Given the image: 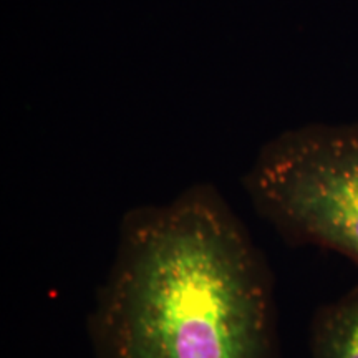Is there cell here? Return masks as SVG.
<instances>
[{
  "label": "cell",
  "mask_w": 358,
  "mask_h": 358,
  "mask_svg": "<svg viewBox=\"0 0 358 358\" xmlns=\"http://www.w3.org/2000/svg\"><path fill=\"white\" fill-rule=\"evenodd\" d=\"M310 358H358V285L315 312Z\"/></svg>",
  "instance_id": "3"
},
{
  "label": "cell",
  "mask_w": 358,
  "mask_h": 358,
  "mask_svg": "<svg viewBox=\"0 0 358 358\" xmlns=\"http://www.w3.org/2000/svg\"><path fill=\"white\" fill-rule=\"evenodd\" d=\"M87 329L95 358H282L274 275L209 182L124 213Z\"/></svg>",
  "instance_id": "1"
},
{
  "label": "cell",
  "mask_w": 358,
  "mask_h": 358,
  "mask_svg": "<svg viewBox=\"0 0 358 358\" xmlns=\"http://www.w3.org/2000/svg\"><path fill=\"white\" fill-rule=\"evenodd\" d=\"M243 185L285 243L334 250L358 267V122L282 131Z\"/></svg>",
  "instance_id": "2"
}]
</instances>
